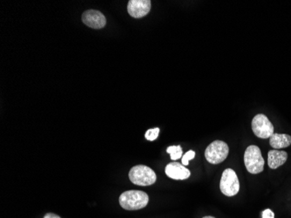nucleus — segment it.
<instances>
[{
	"instance_id": "4468645a",
	"label": "nucleus",
	"mask_w": 291,
	"mask_h": 218,
	"mask_svg": "<svg viewBox=\"0 0 291 218\" xmlns=\"http://www.w3.org/2000/svg\"><path fill=\"white\" fill-rule=\"evenodd\" d=\"M195 156V152L194 150H190L187 152L185 155H183L182 158V164L184 166H188L190 164V160H193Z\"/></svg>"
},
{
	"instance_id": "423d86ee",
	"label": "nucleus",
	"mask_w": 291,
	"mask_h": 218,
	"mask_svg": "<svg viewBox=\"0 0 291 218\" xmlns=\"http://www.w3.org/2000/svg\"><path fill=\"white\" fill-rule=\"evenodd\" d=\"M252 130L257 137L268 139L274 134L273 124L264 114H256L252 120Z\"/></svg>"
},
{
	"instance_id": "39448f33",
	"label": "nucleus",
	"mask_w": 291,
	"mask_h": 218,
	"mask_svg": "<svg viewBox=\"0 0 291 218\" xmlns=\"http://www.w3.org/2000/svg\"><path fill=\"white\" fill-rule=\"evenodd\" d=\"M220 190L221 193L227 197H234L240 190V182L235 170L232 169H225L220 182Z\"/></svg>"
},
{
	"instance_id": "ddd939ff",
	"label": "nucleus",
	"mask_w": 291,
	"mask_h": 218,
	"mask_svg": "<svg viewBox=\"0 0 291 218\" xmlns=\"http://www.w3.org/2000/svg\"><path fill=\"white\" fill-rule=\"evenodd\" d=\"M159 133H160V128L159 127H155V128H152V129H148L146 134H145V137L148 141H155L159 136Z\"/></svg>"
},
{
	"instance_id": "f8f14e48",
	"label": "nucleus",
	"mask_w": 291,
	"mask_h": 218,
	"mask_svg": "<svg viewBox=\"0 0 291 218\" xmlns=\"http://www.w3.org/2000/svg\"><path fill=\"white\" fill-rule=\"evenodd\" d=\"M167 152L170 155V158L173 161H176L183 157V148L181 146H170L167 149Z\"/></svg>"
},
{
	"instance_id": "2eb2a0df",
	"label": "nucleus",
	"mask_w": 291,
	"mask_h": 218,
	"mask_svg": "<svg viewBox=\"0 0 291 218\" xmlns=\"http://www.w3.org/2000/svg\"><path fill=\"white\" fill-rule=\"evenodd\" d=\"M263 218H275V214L271 210L267 209L265 211H263Z\"/></svg>"
},
{
	"instance_id": "9d476101",
	"label": "nucleus",
	"mask_w": 291,
	"mask_h": 218,
	"mask_svg": "<svg viewBox=\"0 0 291 218\" xmlns=\"http://www.w3.org/2000/svg\"><path fill=\"white\" fill-rule=\"evenodd\" d=\"M288 159L287 152L270 150L268 154V164L270 169H276L284 165Z\"/></svg>"
},
{
	"instance_id": "f03ea898",
	"label": "nucleus",
	"mask_w": 291,
	"mask_h": 218,
	"mask_svg": "<svg viewBox=\"0 0 291 218\" xmlns=\"http://www.w3.org/2000/svg\"><path fill=\"white\" fill-rule=\"evenodd\" d=\"M264 163L261 149L256 145L249 146L244 153V164L247 170L253 175L259 174L263 171Z\"/></svg>"
},
{
	"instance_id": "0eeeda50",
	"label": "nucleus",
	"mask_w": 291,
	"mask_h": 218,
	"mask_svg": "<svg viewBox=\"0 0 291 218\" xmlns=\"http://www.w3.org/2000/svg\"><path fill=\"white\" fill-rule=\"evenodd\" d=\"M151 10L150 0H130L127 4V11L131 17L142 18L149 13Z\"/></svg>"
},
{
	"instance_id": "7ed1b4c3",
	"label": "nucleus",
	"mask_w": 291,
	"mask_h": 218,
	"mask_svg": "<svg viewBox=\"0 0 291 218\" xmlns=\"http://www.w3.org/2000/svg\"><path fill=\"white\" fill-rule=\"evenodd\" d=\"M129 179L135 185L149 186L156 182L157 176L155 171L148 166L137 165L130 170Z\"/></svg>"
},
{
	"instance_id": "1a4fd4ad",
	"label": "nucleus",
	"mask_w": 291,
	"mask_h": 218,
	"mask_svg": "<svg viewBox=\"0 0 291 218\" xmlns=\"http://www.w3.org/2000/svg\"><path fill=\"white\" fill-rule=\"evenodd\" d=\"M165 173L169 178L174 180H186L191 175L190 170L179 162L169 163L166 166Z\"/></svg>"
},
{
	"instance_id": "f3484780",
	"label": "nucleus",
	"mask_w": 291,
	"mask_h": 218,
	"mask_svg": "<svg viewBox=\"0 0 291 218\" xmlns=\"http://www.w3.org/2000/svg\"><path fill=\"white\" fill-rule=\"evenodd\" d=\"M214 218V217H210V216H207V217H204V218Z\"/></svg>"
},
{
	"instance_id": "f257e3e1",
	"label": "nucleus",
	"mask_w": 291,
	"mask_h": 218,
	"mask_svg": "<svg viewBox=\"0 0 291 218\" xmlns=\"http://www.w3.org/2000/svg\"><path fill=\"white\" fill-rule=\"evenodd\" d=\"M149 197L148 194L141 190H128L120 195L119 202L120 206L126 211H138L146 207Z\"/></svg>"
},
{
	"instance_id": "20e7f679",
	"label": "nucleus",
	"mask_w": 291,
	"mask_h": 218,
	"mask_svg": "<svg viewBox=\"0 0 291 218\" xmlns=\"http://www.w3.org/2000/svg\"><path fill=\"white\" fill-rule=\"evenodd\" d=\"M229 148L226 142L214 141L205 150V158L211 164H219L228 157Z\"/></svg>"
},
{
	"instance_id": "6e6552de",
	"label": "nucleus",
	"mask_w": 291,
	"mask_h": 218,
	"mask_svg": "<svg viewBox=\"0 0 291 218\" xmlns=\"http://www.w3.org/2000/svg\"><path fill=\"white\" fill-rule=\"evenodd\" d=\"M82 21L88 27L94 29H101L106 24V19L100 11L96 10H88L82 15Z\"/></svg>"
},
{
	"instance_id": "dca6fc26",
	"label": "nucleus",
	"mask_w": 291,
	"mask_h": 218,
	"mask_svg": "<svg viewBox=\"0 0 291 218\" xmlns=\"http://www.w3.org/2000/svg\"><path fill=\"white\" fill-rule=\"evenodd\" d=\"M44 218H60V217H59L58 215L53 214V213H47Z\"/></svg>"
},
{
	"instance_id": "9b49d317",
	"label": "nucleus",
	"mask_w": 291,
	"mask_h": 218,
	"mask_svg": "<svg viewBox=\"0 0 291 218\" xmlns=\"http://www.w3.org/2000/svg\"><path fill=\"white\" fill-rule=\"evenodd\" d=\"M270 144L276 149L287 148L291 145V136L289 134H275L274 133L270 138Z\"/></svg>"
}]
</instances>
